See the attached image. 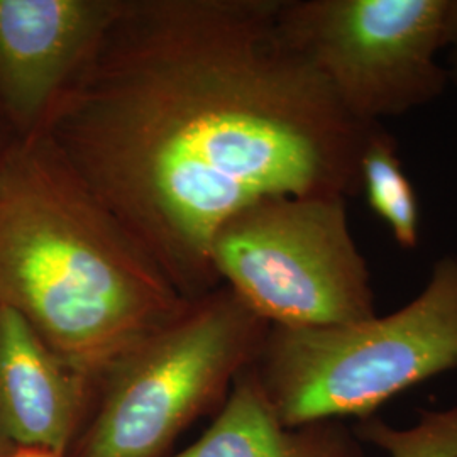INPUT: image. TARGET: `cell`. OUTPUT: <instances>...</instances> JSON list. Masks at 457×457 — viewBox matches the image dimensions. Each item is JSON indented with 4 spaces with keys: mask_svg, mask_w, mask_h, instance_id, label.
<instances>
[{
    "mask_svg": "<svg viewBox=\"0 0 457 457\" xmlns=\"http://www.w3.org/2000/svg\"><path fill=\"white\" fill-rule=\"evenodd\" d=\"M281 0H117L43 134L187 300L213 237L281 196H358L379 124L349 114L279 24Z\"/></svg>",
    "mask_w": 457,
    "mask_h": 457,
    "instance_id": "1",
    "label": "cell"
},
{
    "mask_svg": "<svg viewBox=\"0 0 457 457\" xmlns=\"http://www.w3.org/2000/svg\"><path fill=\"white\" fill-rule=\"evenodd\" d=\"M192 300L34 132L0 158V305L97 383Z\"/></svg>",
    "mask_w": 457,
    "mask_h": 457,
    "instance_id": "2",
    "label": "cell"
},
{
    "mask_svg": "<svg viewBox=\"0 0 457 457\" xmlns=\"http://www.w3.org/2000/svg\"><path fill=\"white\" fill-rule=\"evenodd\" d=\"M457 368V256L434 264L422 294L385 317L271 326L253 364L281 424L370 415L398 393Z\"/></svg>",
    "mask_w": 457,
    "mask_h": 457,
    "instance_id": "3",
    "label": "cell"
},
{
    "mask_svg": "<svg viewBox=\"0 0 457 457\" xmlns=\"http://www.w3.org/2000/svg\"><path fill=\"white\" fill-rule=\"evenodd\" d=\"M270 327L224 285L192 300L100 375L68 457H168L190 425L222 409Z\"/></svg>",
    "mask_w": 457,
    "mask_h": 457,
    "instance_id": "4",
    "label": "cell"
},
{
    "mask_svg": "<svg viewBox=\"0 0 457 457\" xmlns=\"http://www.w3.org/2000/svg\"><path fill=\"white\" fill-rule=\"evenodd\" d=\"M211 262L220 285L270 326H339L376 315L343 196L253 204L219 228Z\"/></svg>",
    "mask_w": 457,
    "mask_h": 457,
    "instance_id": "5",
    "label": "cell"
},
{
    "mask_svg": "<svg viewBox=\"0 0 457 457\" xmlns=\"http://www.w3.org/2000/svg\"><path fill=\"white\" fill-rule=\"evenodd\" d=\"M445 9L447 0H281L279 24L349 114L381 124L445 92Z\"/></svg>",
    "mask_w": 457,
    "mask_h": 457,
    "instance_id": "6",
    "label": "cell"
},
{
    "mask_svg": "<svg viewBox=\"0 0 457 457\" xmlns=\"http://www.w3.org/2000/svg\"><path fill=\"white\" fill-rule=\"evenodd\" d=\"M117 0H0V102L22 137L45 122Z\"/></svg>",
    "mask_w": 457,
    "mask_h": 457,
    "instance_id": "7",
    "label": "cell"
},
{
    "mask_svg": "<svg viewBox=\"0 0 457 457\" xmlns=\"http://www.w3.org/2000/svg\"><path fill=\"white\" fill-rule=\"evenodd\" d=\"M97 383L71 368L16 311L0 305V441L68 457Z\"/></svg>",
    "mask_w": 457,
    "mask_h": 457,
    "instance_id": "8",
    "label": "cell"
},
{
    "mask_svg": "<svg viewBox=\"0 0 457 457\" xmlns=\"http://www.w3.org/2000/svg\"><path fill=\"white\" fill-rule=\"evenodd\" d=\"M168 457H364V451L356 430L341 420L281 424L251 366L202 437Z\"/></svg>",
    "mask_w": 457,
    "mask_h": 457,
    "instance_id": "9",
    "label": "cell"
},
{
    "mask_svg": "<svg viewBox=\"0 0 457 457\" xmlns=\"http://www.w3.org/2000/svg\"><path fill=\"white\" fill-rule=\"evenodd\" d=\"M361 194L388 226L402 249L420 241V205L396 151V141L383 124L371 134L361 162Z\"/></svg>",
    "mask_w": 457,
    "mask_h": 457,
    "instance_id": "10",
    "label": "cell"
},
{
    "mask_svg": "<svg viewBox=\"0 0 457 457\" xmlns=\"http://www.w3.org/2000/svg\"><path fill=\"white\" fill-rule=\"evenodd\" d=\"M361 437L390 457H457V420L442 411H425L419 424L403 430L373 419Z\"/></svg>",
    "mask_w": 457,
    "mask_h": 457,
    "instance_id": "11",
    "label": "cell"
},
{
    "mask_svg": "<svg viewBox=\"0 0 457 457\" xmlns=\"http://www.w3.org/2000/svg\"><path fill=\"white\" fill-rule=\"evenodd\" d=\"M445 48L451 49V70H447L449 79L457 85V0H447Z\"/></svg>",
    "mask_w": 457,
    "mask_h": 457,
    "instance_id": "12",
    "label": "cell"
},
{
    "mask_svg": "<svg viewBox=\"0 0 457 457\" xmlns=\"http://www.w3.org/2000/svg\"><path fill=\"white\" fill-rule=\"evenodd\" d=\"M11 457H62L56 454H49V453H43V451H29V449H19Z\"/></svg>",
    "mask_w": 457,
    "mask_h": 457,
    "instance_id": "13",
    "label": "cell"
},
{
    "mask_svg": "<svg viewBox=\"0 0 457 457\" xmlns=\"http://www.w3.org/2000/svg\"><path fill=\"white\" fill-rule=\"evenodd\" d=\"M17 449L14 447H11L9 444H5L4 441H0V457H11L14 453H16Z\"/></svg>",
    "mask_w": 457,
    "mask_h": 457,
    "instance_id": "14",
    "label": "cell"
}]
</instances>
